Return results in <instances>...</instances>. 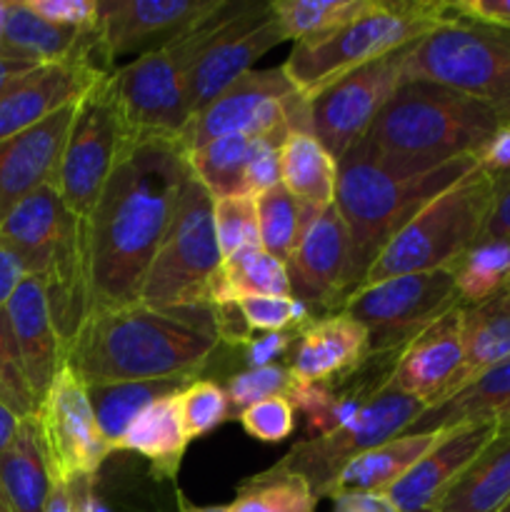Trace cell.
<instances>
[{"label": "cell", "mask_w": 510, "mask_h": 512, "mask_svg": "<svg viewBox=\"0 0 510 512\" xmlns=\"http://www.w3.org/2000/svg\"><path fill=\"white\" fill-rule=\"evenodd\" d=\"M190 175L180 138L130 140L85 218L90 313L138 303Z\"/></svg>", "instance_id": "1"}, {"label": "cell", "mask_w": 510, "mask_h": 512, "mask_svg": "<svg viewBox=\"0 0 510 512\" xmlns=\"http://www.w3.org/2000/svg\"><path fill=\"white\" fill-rule=\"evenodd\" d=\"M213 308H128L90 313L63 365L90 385L198 375L218 350Z\"/></svg>", "instance_id": "2"}, {"label": "cell", "mask_w": 510, "mask_h": 512, "mask_svg": "<svg viewBox=\"0 0 510 512\" xmlns=\"http://www.w3.org/2000/svg\"><path fill=\"white\" fill-rule=\"evenodd\" d=\"M475 168L478 158L450 160L428 170L395 168L370 155L363 143L338 160L335 208L350 240V295L365 283L388 240Z\"/></svg>", "instance_id": "3"}, {"label": "cell", "mask_w": 510, "mask_h": 512, "mask_svg": "<svg viewBox=\"0 0 510 512\" xmlns=\"http://www.w3.org/2000/svg\"><path fill=\"white\" fill-rule=\"evenodd\" d=\"M503 123L480 100L430 80H403L360 143L395 168L428 170L478 158Z\"/></svg>", "instance_id": "4"}, {"label": "cell", "mask_w": 510, "mask_h": 512, "mask_svg": "<svg viewBox=\"0 0 510 512\" xmlns=\"http://www.w3.org/2000/svg\"><path fill=\"white\" fill-rule=\"evenodd\" d=\"M448 3L435 0H375L358 20L295 43L283 63L295 93L313 98L335 80L395 50L413 45L450 20Z\"/></svg>", "instance_id": "5"}, {"label": "cell", "mask_w": 510, "mask_h": 512, "mask_svg": "<svg viewBox=\"0 0 510 512\" xmlns=\"http://www.w3.org/2000/svg\"><path fill=\"white\" fill-rule=\"evenodd\" d=\"M238 0H225L210 18L160 48L138 55L110 73L123 118L133 138H180L190 125V78L200 55L230 18Z\"/></svg>", "instance_id": "6"}, {"label": "cell", "mask_w": 510, "mask_h": 512, "mask_svg": "<svg viewBox=\"0 0 510 512\" xmlns=\"http://www.w3.org/2000/svg\"><path fill=\"white\" fill-rule=\"evenodd\" d=\"M495 178L483 168L430 200L388 240L363 285L410 273L453 268L483 235L495 203Z\"/></svg>", "instance_id": "7"}, {"label": "cell", "mask_w": 510, "mask_h": 512, "mask_svg": "<svg viewBox=\"0 0 510 512\" xmlns=\"http://www.w3.org/2000/svg\"><path fill=\"white\" fill-rule=\"evenodd\" d=\"M403 80H430L458 90L510 123V30L453 15L410 45Z\"/></svg>", "instance_id": "8"}, {"label": "cell", "mask_w": 510, "mask_h": 512, "mask_svg": "<svg viewBox=\"0 0 510 512\" xmlns=\"http://www.w3.org/2000/svg\"><path fill=\"white\" fill-rule=\"evenodd\" d=\"M220 268L223 253L215 238L213 195L190 175L138 303L153 310L210 308V283Z\"/></svg>", "instance_id": "9"}, {"label": "cell", "mask_w": 510, "mask_h": 512, "mask_svg": "<svg viewBox=\"0 0 510 512\" xmlns=\"http://www.w3.org/2000/svg\"><path fill=\"white\" fill-rule=\"evenodd\" d=\"M130 140L133 133L115 98L113 78L105 73L75 105L55 175V188L75 218H88Z\"/></svg>", "instance_id": "10"}, {"label": "cell", "mask_w": 510, "mask_h": 512, "mask_svg": "<svg viewBox=\"0 0 510 512\" xmlns=\"http://www.w3.org/2000/svg\"><path fill=\"white\" fill-rule=\"evenodd\" d=\"M453 270H430L360 285L338 313L368 333L370 355H400L435 320L458 308Z\"/></svg>", "instance_id": "11"}, {"label": "cell", "mask_w": 510, "mask_h": 512, "mask_svg": "<svg viewBox=\"0 0 510 512\" xmlns=\"http://www.w3.org/2000/svg\"><path fill=\"white\" fill-rule=\"evenodd\" d=\"M423 410L425 405L420 400L385 385L353 420L323 438L300 440L273 468L280 473L300 475L318 500L333 498L340 473L358 455L403 435Z\"/></svg>", "instance_id": "12"}, {"label": "cell", "mask_w": 510, "mask_h": 512, "mask_svg": "<svg viewBox=\"0 0 510 512\" xmlns=\"http://www.w3.org/2000/svg\"><path fill=\"white\" fill-rule=\"evenodd\" d=\"M410 45L353 70L308 100L310 135L340 160L368 135L383 105L403 83V60Z\"/></svg>", "instance_id": "13"}, {"label": "cell", "mask_w": 510, "mask_h": 512, "mask_svg": "<svg viewBox=\"0 0 510 512\" xmlns=\"http://www.w3.org/2000/svg\"><path fill=\"white\" fill-rule=\"evenodd\" d=\"M35 420L48 455L50 480L95 478L113 453L98 428L88 388L68 365L58 370Z\"/></svg>", "instance_id": "14"}, {"label": "cell", "mask_w": 510, "mask_h": 512, "mask_svg": "<svg viewBox=\"0 0 510 512\" xmlns=\"http://www.w3.org/2000/svg\"><path fill=\"white\" fill-rule=\"evenodd\" d=\"M293 95L298 93L285 75L283 65L265 70L253 68L240 75L228 90H223L208 108L195 113L180 140L190 153V150L215 138H225V135L288 138L290 128L285 108Z\"/></svg>", "instance_id": "15"}, {"label": "cell", "mask_w": 510, "mask_h": 512, "mask_svg": "<svg viewBox=\"0 0 510 512\" xmlns=\"http://www.w3.org/2000/svg\"><path fill=\"white\" fill-rule=\"evenodd\" d=\"M280 43H285V35L270 3L238 0L195 65L190 78V113L208 108L240 75L253 70L255 60Z\"/></svg>", "instance_id": "16"}, {"label": "cell", "mask_w": 510, "mask_h": 512, "mask_svg": "<svg viewBox=\"0 0 510 512\" xmlns=\"http://www.w3.org/2000/svg\"><path fill=\"white\" fill-rule=\"evenodd\" d=\"M225 0H98V60L113 73L115 60L148 53L203 23Z\"/></svg>", "instance_id": "17"}, {"label": "cell", "mask_w": 510, "mask_h": 512, "mask_svg": "<svg viewBox=\"0 0 510 512\" xmlns=\"http://www.w3.org/2000/svg\"><path fill=\"white\" fill-rule=\"evenodd\" d=\"M290 298L318 313H338L350 295V240L338 208L328 205L315 215L285 263Z\"/></svg>", "instance_id": "18"}, {"label": "cell", "mask_w": 510, "mask_h": 512, "mask_svg": "<svg viewBox=\"0 0 510 512\" xmlns=\"http://www.w3.org/2000/svg\"><path fill=\"white\" fill-rule=\"evenodd\" d=\"M105 70L93 58L38 65L0 93V140L35 128L58 110L78 103Z\"/></svg>", "instance_id": "19"}, {"label": "cell", "mask_w": 510, "mask_h": 512, "mask_svg": "<svg viewBox=\"0 0 510 512\" xmlns=\"http://www.w3.org/2000/svg\"><path fill=\"white\" fill-rule=\"evenodd\" d=\"M460 308H453L418 335L395 360L390 388L420 400L425 408L440 403L458 388L463 370V338H460Z\"/></svg>", "instance_id": "20"}, {"label": "cell", "mask_w": 510, "mask_h": 512, "mask_svg": "<svg viewBox=\"0 0 510 512\" xmlns=\"http://www.w3.org/2000/svg\"><path fill=\"white\" fill-rule=\"evenodd\" d=\"M495 435H498V425L493 423H473L443 430L438 443L398 483L390 485L385 495L400 512H433L450 483Z\"/></svg>", "instance_id": "21"}, {"label": "cell", "mask_w": 510, "mask_h": 512, "mask_svg": "<svg viewBox=\"0 0 510 512\" xmlns=\"http://www.w3.org/2000/svg\"><path fill=\"white\" fill-rule=\"evenodd\" d=\"M75 105L58 110L25 133L0 140V223L30 193L55 185Z\"/></svg>", "instance_id": "22"}, {"label": "cell", "mask_w": 510, "mask_h": 512, "mask_svg": "<svg viewBox=\"0 0 510 512\" xmlns=\"http://www.w3.org/2000/svg\"><path fill=\"white\" fill-rule=\"evenodd\" d=\"M288 370L300 383L335 385L348 380L368 360V333L345 313L318 315L295 330Z\"/></svg>", "instance_id": "23"}, {"label": "cell", "mask_w": 510, "mask_h": 512, "mask_svg": "<svg viewBox=\"0 0 510 512\" xmlns=\"http://www.w3.org/2000/svg\"><path fill=\"white\" fill-rule=\"evenodd\" d=\"M10 330L23 360L25 378L38 405L48 395L55 375L63 368V348L50 320L43 280L28 275L5 305Z\"/></svg>", "instance_id": "24"}, {"label": "cell", "mask_w": 510, "mask_h": 512, "mask_svg": "<svg viewBox=\"0 0 510 512\" xmlns=\"http://www.w3.org/2000/svg\"><path fill=\"white\" fill-rule=\"evenodd\" d=\"M73 218L75 215L65 208L58 188L43 185L5 215L0 223V238L23 260L25 273L43 278Z\"/></svg>", "instance_id": "25"}, {"label": "cell", "mask_w": 510, "mask_h": 512, "mask_svg": "<svg viewBox=\"0 0 510 512\" xmlns=\"http://www.w3.org/2000/svg\"><path fill=\"white\" fill-rule=\"evenodd\" d=\"M0 55L25 60V63L33 65L65 63V60L75 58H93L100 65L98 33H95V28L80 30L68 28V25H55L35 15L25 5V0L10 3L3 43H0Z\"/></svg>", "instance_id": "26"}, {"label": "cell", "mask_w": 510, "mask_h": 512, "mask_svg": "<svg viewBox=\"0 0 510 512\" xmlns=\"http://www.w3.org/2000/svg\"><path fill=\"white\" fill-rule=\"evenodd\" d=\"M473 423L498 425V433L510 430V360L478 375L450 398L425 408L403 435L443 433Z\"/></svg>", "instance_id": "27"}, {"label": "cell", "mask_w": 510, "mask_h": 512, "mask_svg": "<svg viewBox=\"0 0 510 512\" xmlns=\"http://www.w3.org/2000/svg\"><path fill=\"white\" fill-rule=\"evenodd\" d=\"M508 503L510 430H503L465 465L433 512H500Z\"/></svg>", "instance_id": "28"}, {"label": "cell", "mask_w": 510, "mask_h": 512, "mask_svg": "<svg viewBox=\"0 0 510 512\" xmlns=\"http://www.w3.org/2000/svg\"><path fill=\"white\" fill-rule=\"evenodd\" d=\"M460 338H463V370L455 393L473 383L478 375L510 360V295L500 290L483 303L463 305Z\"/></svg>", "instance_id": "29"}, {"label": "cell", "mask_w": 510, "mask_h": 512, "mask_svg": "<svg viewBox=\"0 0 510 512\" xmlns=\"http://www.w3.org/2000/svg\"><path fill=\"white\" fill-rule=\"evenodd\" d=\"M188 443L190 438L185 433L183 418H180L178 395H170V398L148 405L133 420L125 438L120 440L118 450H130V453H138L150 460L155 480H175Z\"/></svg>", "instance_id": "30"}, {"label": "cell", "mask_w": 510, "mask_h": 512, "mask_svg": "<svg viewBox=\"0 0 510 512\" xmlns=\"http://www.w3.org/2000/svg\"><path fill=\"white\" fill-rule=\"evenodd\" d=\"M0 488L13 512H43L50 493V468L38 420H20L10 448L0 455Z\"/></svg>", "instance_id": "31"}, {"label": "cell", "mask_w": 510, "mask_h": 512, "mask_svg": "<svg viewBox=\"0 0 510 512\" xmlns=\"http://www.w3.org/2000/svg\"><path fill=\"white\" fill-rule=\"evenodd\" d=\"M198 380V375H178V378L163 380H143V383H110V385H90V405H93L95 420L108 440L110 450H118L120 440L125 438L133 420L143 413L148 405L158 400L178 395L185 385Z\"/></svg>", "instance_id": "32"}, {"label": "cell", "mask_w": 510, "mask_h": 512, "mask_svg": "<svg viewBox=\"0 0 510 512\" xmlns=\"http://www.w3.org/2000/svg\"><path fill=\"white\" fill-rule=\"evenodd\" d=\"M438 438L440 433L398 435V438L358 455L340 473L335 493H385L438 443Z\"/></svg>", "instance_id": "33"}, {"label": "cell", "mask_w": 510, "mask_h": 512, "mask_svg": "<svg viewBox=\"0 0 510 512\" xmlns=\"http://www.w3.org/2000/svg\"><path fill=\"white\" fill-rule=\"evenodd\" d=\"M280 183L313 208L335 203L338 160L308 133H290L280 145Z\"/></svg>", "instance_id": "34"}, {"label": "cell", "mask_w": 510, "mask_h": 512, "mask_svg": "<svg viewBox=\"0 0 510 512\" xmlns=\"http://www.w3.org/2000/svg\"><path fill=\"white\" fill-rule=\"evenodd\" d=\"M255 200H258L260 248L280 263H288L308 225L323 208H313L298 200L283 183L255 195Z\"/></svg>", "instance_id": "35"}, {"label": "cell", "mask_w": 510, "mask_h": 512, "mask_svg": "<svg viewBox=\"0 0 510 512\" xmlns=\"http://www.w3.org/2000/svg\"><path fill=\"white\" fill-rule=\"evenodd\" d=\"M250 140L253 138L248 135H225L188 153L190 170L213 195V200L248 193L245 165H248Z\"/></svg>", "instance_id": "36"}, {"label": "cell", "mask_w": 510, "mask_h": 512, "mask_svg": "<svg viewBox=\"0 0 510 512\" xmlns=\"http://www.w3.org/2000/svg\"><path fill=\"white\" fill-rule=\"evenodd\" d=\"M375 0H270L285 40H305L348 25L368 13Z\"/></svg>", "instance_id": "37"}, {"label": "cell", "mask_w": 510, "mask_h": 512, "mask_svg": "<svg viewBox=\"0 0 510 512\" xmlns=\"http://www.w3.org/2000/svg\"><path fill=\"white\" fill-rule=\"evenodd\" d=\"M450 270L460 303H483L508 285L510 240H478Z\"/></svg>", "instance_id": "38"}, {"label": "cell", "mask_w": 510, "mask_h": 512, "mask_svg": "<svg viewBox=\"0 0 510 512\" xmlns=\"http://www.w3.org/2000/svg\"><path fill=\"white\" fill-rule=\"evenodd\" d=\"M318 498L300 475L280 473L270 465L240 483L228 512H315Z\"/></svg>", "instance_id": "39"}, {"label": "cell", "mask_w": 510, "mask_h": 512, "mask_svg": "<svg viewBox=\"0 0 510 512\" xmlns=\"http://www.w3.org/2000/svg\"><path fill=\"white\" fill-rule=\"evenodd\" d=\"M223 278L235 298L245 295H278L290 298V283L285 263L265 253L263 248H248L223 260Z\"/></svg>", "instance_id": "40"}, {"label": "cell", "mask_w": 510, "mask_h": 512, "mask_svg": "<svg viewBox=\"0 0 510 512\" xmlns=\"http://www.w3.org/2000/svg\"><path fill=\"white\" fill-rule=\"evenodd\" d=\"M213 223L223 260L248 248H260L258 200L250 193L213 200Z\"/></svg>", "instance_id": "41"}, {"label": "cell", "mask_w": 510, "mask_h": 512, "mask_svg": "<svg viewBox=\"0 0 510 512\" xmlns=\"http://www.w3.org/2000/svg\"><path fill=\"white\" fill-rule=\"evenodd\" d=\"M180 418L190 440L208 435L223 425L230 415V400L225 390L213 380H193L178 393Z\"/></svg>", "instance_id": "42"}, {"label": "cell", "mask_w": 510, "mask_h": 512, "mask_svg": "<svg viewBox=\"0 0 510 512\" xmlns=\"http://www.w3.org/2000/svg\"><path fill=\"white\" fill-rule=\"evenodd\" d=\"M245 320L253 330L263 333H285V330L305 328L315 320L313 310L295 298H278V295H245L238 300Z\"/></svg>", "instance_id": "43"}, {"label": "cell", "mask_w": 510, "mask_h": 512, "mask_svg": "<svg viewBox=\"0 0 510 512\" xmlns=\"http://www.w3.org/2000/svg\"><path fill=\"white\" fill-rule=\"evenodd\" d=\"M293 385V375L283 365H265V368H248L245 373L233 375L228 380V395L230 408L243 413L250 405L260 403V400L275 398V395H285Z\"/></svg>", "instance_id": "44"}, {"label": "cell", "mask_w": 510, "mask_h": 512, "mask_svg": "<svg viewBox=\"0 0 510 512\" xmlns=\"http://www.w3.org/2000/svg\"><path fill=\"white\" fill-rule=\"evenodd\" d=\"M240 425L260 443H283L295 433V408L285 395H275L245 408Z\"/></svg>", "instance_id": "45"}, {"label": "cell", "mask_w": 510, "mask_h": 512, "mask_svg": "<svg viewBox=\"0 0 510 512\" xmlns=\"http://www.w3.org/2000/svg\"><path fill=\"white\" fill-rule=\"evenodd\" d=\"M285 138L260 135L250 140L248 165H245V185L250 195H260L265 190L280 185V145Z\"/></svg>", "instance_id": "46"}, {"label": "cell", "mask_w": 510, "mask_h": 512, "mask_svg": "<svg viewBox=\"0 0 510 512\" xmlns=\"http://www.w3.org/2000/svg\"><path fill=\"white\" fill-rule=\"evenodd\" d=\"M40 18L68 28L93 30L98 25V0H25Z\"/></svg>", "instance_id": "47"}, {"label": "cell", "mask_w": 510, "mask_h": 512, "mask_svg": "<svg viewBox=\"0 0 510 512\" xmlns=\"http://www.w3.org/2000/svg\"><path fill=\"white\" fill-rule=\"evenodd\" d=\"M210 308H213L215 335H218L220 343H228L233 348H245L255 338V330L248 325L238 303H220L210 305Z\"/></svg>", "instance_id": "48"}, {"label": "cell", "mask_w": 510, "mask_h": 512, "mask_svg": "<svg viewBox=\"0 0 510 512\" xmlns=\"http://www.w3.org/2000/svg\"><path fill=\"white\" fill-rule=\"evenodd\" d=\"M448 8L455 18L510 30V0H455Z\"/></svg>", "instance_id": "49"}, {"label": "cell", "mask_w": 510, "mask_h": 512, "mask_svg": "<svg viewBox=\"0 0 510 512\" xmlns=\"http://www.w3.org/2000/svg\"><path fill=\"white\" fill-rule=\"evenodd\" d=\"M478 168H483L495 180L510 178V123L500 125L498 133L480 150Z\"/></svg>", "instance_id": "50"}, {"label": "cell", "mask_w": 510, "mask_h": 512, "mask_svg": "<svg viewBox=\"0 0 510 512\" xmlns=\"http://www.w3.org/2000/svg\"><path fill=\"white\" fill-rule=\"evenodd\" d=\"M295 333H265L260 338H253L245 345V363L250 368H265V365H273V360H278L280 355H285L293 345Z\"/></svg>", "instance_id": "51"}, {"label": "cell", "mask_w": 510, "mask_h": 512, "mask_svg": "<svg viewBox=\"0 0 510 512\" xmlns=\"http://www.w3.org/2000/svg\"><path fill=\"white\" fill-rule=\"evenodd\" d=\"M495 203L480 240H510V178L495 180Z\"/></svg>", "instance_id": "52"}, {"label": "cell", "mask_w": 510, "mask_h": 512, "mask_svg": "<svg viewBox=\"0 0 510 512\" xmlns=\"http://www.w3.org/2000/svg\"><path fill=\"white\" fill-rule=\"evenodd\" d=\"M28 278L25 273V265L23 260L15 255V250L0 238V310H5L8 305L10 295L18 290V285Z\"/></svg>", "instance_id": "53"}, {"label": "cell", "mask_w": 510, "mask_h": 512, "mask_svg": "<svg viewBox=\"0 0 510 512\" xmlns=\"http://www.w3.org/2000/svg\"><path fill=\"white\" fill-rule=\"evenodd\" d=\"M333 512H400L385 493H335Z\"/></svg>", "instance_id": "54"}, {"label": "cell", "mask_w": 510, "mask_h": 512, "mask_svg": "<svg viewBox=\"0 0 510 512\" xmlns=\"http://www.w3.org/2000/svg\"><path fill=\"white\" fill-rule=\"evenodd\" d=\"M43 512H78V483L50 480V493Z\"/></svg>", "instance_id": "55"}, {"label": "cell", "mask_w": 510, "mask_h": 512, "mask_svg": "<svg viewBox=\"0 0 510 512\" xmlns=\"http://www.w3.org/2000/svg\"><path fill=\"white\" fill-rule=\"evenodd\" d=\"M78 483V512H110L95 495V478H75Z\"/></svg>", "instance_id": "56"}, {"label": "cell", "mask_w": 510, "mask_h": 512, "mask_svg": "<svg viewBox=\"0 0 510 512\" xmlns=\"http://www.w3.org/2000/svg\"><path fill=\"white\" fill-rule=\"evenodd\" d=\"M33 68H38V65L33 63H25V60H15V58H5V55H0V93H3L8 85H13L15 80L20 78V75L30 73Z\"/></svg>", "instance_id": "57"}, {"label": "cell", "mask_w": 510, "mask_h": 512, "mask_svg": "<svg viewBox=\"0 0 510 512\" xmlns=\"http://www.w3.org/2000/svg\"><path fill=\"white\" fill-rule=\"evenodd\" d=\"M18 428H20L18 415L0 403V455L10 448V443H13L15 435H18Z\"/></svg>", "instance_id": "58"}, {"label": "cell", "mask_w": 510, "mask_h": 512, "mask_svg": "<svg viewBox=\"0 0 510 512\" xmlns=\"http://www.w3.org/2000/svg\"><path fill=\"white\" fill-rule=\"evenodd\" d=\"M178 512H228V505H190L188 500L180 495Z\"/></svg>", "instance_id": "59"}, {"label": "cell", "mask_w": 510, "mask_h": 512, "mask_svg": "<svg viewBox=\"0 0 510 512\" xmlns=\"http://www.w3.org/2000/svg\"><path fill=\"white\" fill-rule=\"evenodd\" d=\"M8 8H10V3H3V0H0V43H3L5 20H8Z\"/></svg>", "instance_id": "60"}, {"label": "cell", "mask_w": 510, "mask_h": 512, "mask_svg": "<svg viewBox=\"0 0 510 512\" xmlns=\"http://www.w3.org/2000/svg\"><path fill=\"white\" fill-rule=\"evenodd\" d=\"M0 512H13V508H10V503H8V498H5L3 488H0Z\"/></svg>", "instance_id": "61"}, {"label": "cell", "mask_w": 510, "mask_h": 512, "mask_svg": "<svg viewBox=\"0 0 510 512\" xmlns=\"http://www.w3.org/2000/svg\"><path fill=\"white\" fill-rule=\"evenodd\" d=\"M505 293H508V295H510V280H508V285H505Z\"/></svg>", "instance_id": "62"}, {"label": "cell", "mask_w": 510, "mask_h": 512, "mask_svg": "<svg viewBox=\"0 0 510 512\" xmlns=\"http://www.w3.org/2000/svg\"><path fill=\"white\" fill-rule=\"evenodd\" d=\"M500 512H510V503H508V505H505V508H503V510H500Z\"/></svg>", "instance_id": "63"}]
</instances>
